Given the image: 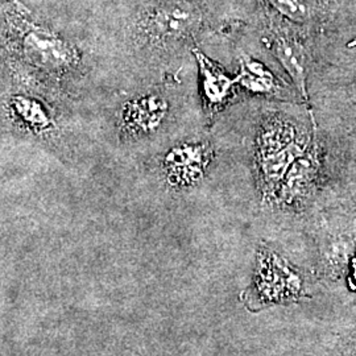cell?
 <instances>
[{
    "label": "cell",
    "mask_w": 356,
    "mask_h": 356,
    "mask_svg": "<svg viewBox=\"0 0 356 356\" xmlns=\"http://www.w3.org/2000/svg\"><path fill=\"white\" fill-rule=\"evenodd\" d=\"M3 40L24 64L41 76L60 79L79 63V51L47 26L32 22L29 13L1 7Z\"/></svg>",
    "instance_id": "1"
},
{
    "label": "cell",
    "mask_w": 356,
    "mask_h": 356,
    "mask_svg": "<svg viewBox=\"0 0 356 356\" xmlns=\"http://www.w3.org/2000/svg\"><path fill=\"white\" fill-rule=\"evenodd\" d=\"M305 297L302 272L272 250L261 247L256 256L252 282L243 293L245 307L254 313L269 306L298 302Z\"/></svg>",
    "instance_id": "2"
},
{
    "label": "cell",
    "mask_w": 356,
    "mask_h": 356,
    "mask_svg": "<svg viewBox=\"0 0 356 356\" xmlns=\"http://www.w3.org/2000/svg\"><path fill=\"white\" fill-rule=\"evenodd\" d=\"M206 24V13L197 0H157L140 16L136 31L152 47L173 45L194 38Z\"/></svg>",
    "instance_id": "3"
},
{
    "label": "cell",
    "mask_w": 356,
    "mask_h": 356,
    "mask_svg": "<svg viewBox=\"0 0 356 356\" xmlns=\"http://www.w3.org/2000/svg\"><path fill=\"white\" fill-rule=\"evenodd\" d=\"M213 159V148L209 143H185L166 153L163 170L166 181L173 188H186L204 177Z\"/></svg>",
    "instance_id": "4"
},
{
    "label": "cell",
    "mask_w": 356,
    "mask_h": 356,
    "mask_svg": "<svg viewBox=\"0 0 356 356\" xmlns=\"http://www.w3.org/2000/svg\"><path fill=\"white\" fill-rule=\"evenodd\" d=\"M168 113L165 99L160 95H144L126 104L120 118L122 131L129 136L151 134Z\"/></svg>",
    "instance_id": "5"
},
{
    "label": "cell",
    "mask_w": 356,
    "mask_h": 356,
    "mask_svg": "<svg viewBox=\"0 0 356 356\" xmlns=\"http://www.w3.org/2000/svg\"><path fill=\"white\" fill-rule=\"evenodd\" d=\"M10 114L22 127L32 134H47L54 126V119L47 104L29 95H13L8 102Z\"/></svg>",
    "instance_id": "6"
},
{
    "label": "cell",
    "mask_w": 356,
    "mask_h": 356,
    "mask_svg": "<svg viewBox=\"0 0 356 356\" xmlns=\"http://www.w3.org/2000/svg\"><path fill=\"white\" fill-rule=\"evenodd\" d=\"M269 45L284 69L292 76L294 85L306 98V54L304 47L294 38L280 33L272 35Z\"/></svg>",
    "instance_id": "7"
},
{
    "label": "cell",
    "mask_w": 356,
    "mask_h": 356,
    "mask_svg": "<svg viewBox=\"0 0 356 356\" xmlns=\"http://www.w3.org/2000/svg\"><path fill=\"white\" fill-rule=\"evenodd\" d=\"M194 56L200 65L206 104L210 108H216L227 99L234 81L225 74L218 65L207 58L202 51L194 49Z\"/></svg>",
    "instance_id": "8"
},
{
    "label": "cell",
    "mask_w": 356,
    "mask_h": 356,
    "mask_svg": "<svg viewBox=\"0 0 356 356\" xmlns=\"http://www.w3.org/2000/svg\"><path fill=\"white\" fill-rule=\"evenodd\" d=\"M268 4L281 16L294 23H305L316 11L313 0H266Z\"/></svg>",
    "instance_id": "9"
},
{
    "label": "cell",
    "mask_w": 356,
    "mask_h": 356,
    "mask_svg": "<svg viewBox=\"0 0 356 356\" xmlns=\"http://www.w3.org/2000/svg\"><path fill=\"white\" fill-rule=\"evenodd\" d=\"M243 82L247 88L256 91H269L273 86V81L269 74L264 72L260 65L247 61L243 66Z\"/></svg>",
    "instance_id": "10"
},
{
    "label": "cell",
    "mask_w": 356,
    "mask_h": 356,
    "mask_svg": "<svg viewBox=\"0 0 356 356\" xmlns=\"http://www.w3.org/2000/svg\"><path fill=\"white\" fill-rule=\"evenodd\" d=\"M1 7H7V8H16L22 13H29V10L26 6L20 1V0H1Z\"/></svg>",
    "instance_id": "11"
}]
</instances>
